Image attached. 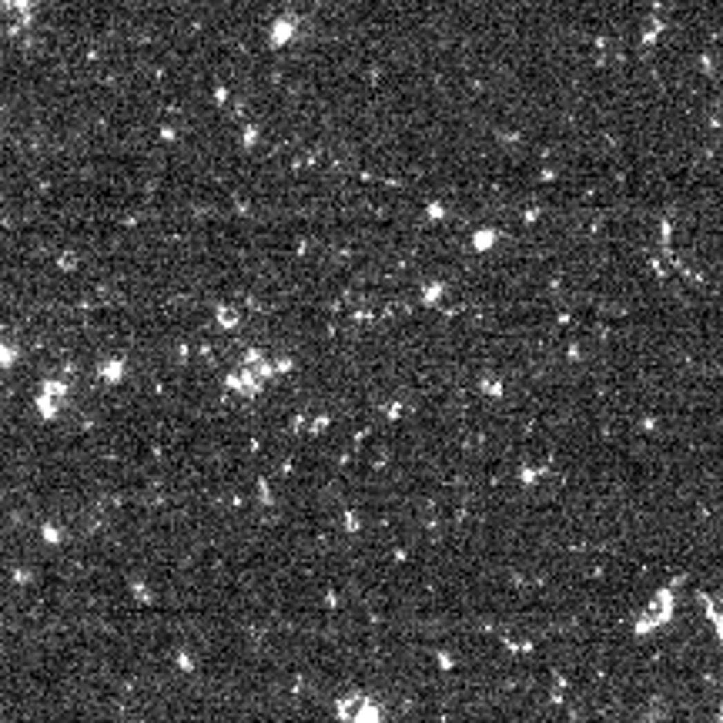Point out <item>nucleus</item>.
I'll return each mask as SVG.
<instances>
[{"mask_svg":"<svg viewBox=\"0 0 723 723\" xmlns=\"http://www.w3.org/2000/svg\"><path fill=\"white\" fill-rule=\"evenodd\" d=\"M64 398H67L64 382L61 378H47L44 385H41V392H37V412H41V418L54 422V418L61 416V409H64Z\"/></svg>","mask_w":723,"mask_h":723,"instance_id":"nucleus-1","label":"nucleus"},{"mask_svg":"<svg viewBox=\"0 0 723 723\" xmlns=\"http://www.w3.org/2000/svg\"><path fill=\"white\" fill-rule=\"evenodd\" d=\"M37 0H0V14H17V17H27L34 10Z\"/></svg>","mask_w":723,"mask_h":723,"instance_id":"nucleus-2","label":"nucleus"},{"mask_svg":"<svg viewBox=\"0 0 723 723\" xmlns=\"http://www.w3.org/2000/svg\"><path fill=\"white\" fill-rule=\"evenodd\" d=\"M17 355H21V351L14 349V345L0 342V369H10V365H17Z\"/></svg>","mask_w":723,"mask_h":723,"instance_id":"nucleus-3","label":"nucleus"},{"mask_svg":"<svg viewBox=\"0 0 723 723\" xmlns=\"http://www.w3.org/2000/svg\"><path fill=\"white\" fill-rule=\"evenodd\" d=\"M44 539H47V543H61V529H57V526H44Z\"/></svg>","mask_w":723,"mask_h":723,"instance_id":"nucleus-4","label":"nucleus"}]
</instances>
